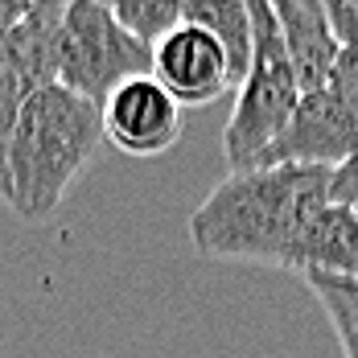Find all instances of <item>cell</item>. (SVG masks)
Listing matches in <instances>:
<instances>
[{
	"label": "cell",
	"instance_id": "cell-1",
	"mask_svg": "<svg viewBox=\"0 0 358 358\" xmlns=\"http://www.w3.org/2000/svg\"><path fill=\"white\" fill-rule=\"evenodd\" d=\"M334 165L280 161L231 169L189 215V239L210 259L272 264L292 272L309 215L329 198Z\"/></svg>",
	"mask_w": 358,
	"mask_h": 358
},
{
	"label": "cell",
	"instance_id": "cell-2",
	"mask_svg": "<svg viewBox=\"0 0 358 358\" xmlns=\"http://www.w3.org/2000/svg\"><path fill=\"white\" fill-rule=\"evenodd\" d=\"M103 136V108L62 83L37 87L21 103L8 141V206L25 222L50 218L91 165Z\"/></svg>",
	"mask_w": 358,
	"mask_h": 358
},
{
	"label": "cell",
	"instance_id": "cell-3",
	"mask_svg": "<svg viewBox=\"0 0 358 358\" xmlns=\"http://www.w3.org/2000/svg\"><path fill=\"white\" fill-rule=\"evenodd\" d=\"M251 13V62L243 83L235 87V108L222 132V152L231 169H248L259 152L285 132L301 103V83L288 62V45L272 0H248Z\"/></svg>",
	"mask_w": 358,
	"mask_h": 358
},
{
	"label": "cell",
	"instance_id": "cell-4",
	"mask_svg": "<svg viewBox=\"0 0 358 358\" xmlns=\"http://www.w3.org/2000/svg\"><path fill=\"white\" fill-rule=\"evenodd\" d=\"M152 71V45L132 37L99 0H66L58 29V83L103 103L111 91Z\"/></svg>",
	"mask_w": 358,
	"mask_h": 358
},
{
	"label": "cell",
	"instance_id": "cell-5",
	"mask_svg": "<svg viewBox=\"0 0 358 358\" xmlns=\"http://www.w3.org/2000/svg\"><path fill=\"white\" fill-rule=\"evenodd\" d=\"M358 152V95L325 83L301 91V103L285 124V132L259 152L255 165L309 161V165H342Z\"/></svg>",
	"mask_w": 358,
	"mask_h": 358
},
{
	"label": "cell",
	"instance_id": "cell-6",
	"mask_svg": "<svg viewBox=\"0 0 358 358\" xmlns=\"http://www.w3.org/2000/svg\"><path fill=\"white\" fill-rule=\"evenodd\" d=\"M152 78L181 108H206L239 87L227 62V50L215 34L181 21L152 45Z\"/></svg>",
	"mask_w": 358,
	"mask_h": 358
},
{
	"label": "cell",
	"instance_id": "cell-7",
	"mask_svg": "<svg viewBox=\"0 0 358 358\" xmlns=\"http://www.w3.org/2000/svg\"><path fill=\"white\" fill-rule=\"evenodd\" d=\"M103 108V136L128 157H161L181 136V103L148 74L124 78Z\"/></svg>",
	"mask_w": 358,
	"mask_h": 358
},
{
	"label": "cell",
	"instance_id": "cell-8",
	"mask_svg": "<svg viewBox=\"0 0 358 358\" xmlns=\"http://www.w3.org/2000/svg\"><path fill=\"white\" fill-rule=\"evenodd\" d=\"M292 272L301 276H358V210L346 202L325 198L309 215L296 251Z\"/></svg>",
	"mask_w": 358,
	"mask_h": 358
},
{
	"label": "cell",
	"instance_id": "cell-9",
	"mask_svg": "<svg viewBox=\"0 0 358 358\" xmlns=\"http://www.w3.org/2000/svg\"><path fill=\"white\" fill-rule=\"evenodd\" d=\"M272 13L280 21L288 45V62L301 83V91L325 87L334 78V62L342 54V41L334 37L322 13V0H272Z\"/></svg>",
	"mask_w": 358,
	"mask_h": 358
},
{
	"label": "cell",
	"instance_id": "cell-10",
	"mask_svg": "<svg viewBox=\"0 0 358 358\" xmlns=\"http://www.w3.org/2000/svg\"><path fill=\"white\" fill-rule=\"evenodd\" d=\"M29 0H0V202L8 198V141H13V124L21 103L34 95L25 87V74L17 66L13 54V25L21 21Z\"/></svg>",
	"mask_w": 358,
	"mask_h": 358
},
{
	"label": "cell",
	"instance_id": "cell-11",
	"mask_svg": "<svg viewBox=\"0 0 358 358\" xmlns=\"http://www.w3.org/2000/svg\"><path fill=\"white\" fill-rule=\"evenodd\" d=\"M181 21L206 29L222 41L227 50V62L235 78L243 83L251 62V13H248V0H181Z\"/></svg>",
	"mask_w": 358,
	"mask_h": 358
},
{
	"label": "cell",
	"instance_id": "cell-12",
	"mask_svg": "<svg viewBox=\"0 0 358 358\" xmlns=\"http://www.w3.org/2000/svg\"><path fill=\"white\" fill-rule=\"evenodd\" d=\"M338 334L342 358H358V276H305Z\"/></svg>",
	"mask_w": 358,
	"mask_h": 358
},
{
	"label": "cell",
	"instance_id": "cell-13",
	"mask_svg": "<svg viewBox=\"0 0 358 358\" xmlns=\"http://www.w3.org/2000/svg\"><path fill=\"white\" fill-rule=\"evenodd\" d=\"M99 4L148 45H157L173 25H181V0H99Z\"/></svg>",
	"mask_w": 358,
	"mask_h": 358
},
{
	"label": "cell",
	"instance_id": "cell-14",
	"mask_svg": "<svg viewBox=\"0 0 358 358\" xmlns=\"http://www.w3.org/2000/svg\"><path fill=\"white\" fill-rule=\"evenodd\" d=\"M322 13L342 45L358 41V0H322Z\"/></svg>",
	"mask_w": 358,
	"mask_h": 358
},
{
	"label": "cell",
	"instance_id": "cell-15",
	"mask_svg": "<svg viewBox=\"0 0 358 358\" xmlns=\"http://www.w3.org/2000/svg\"><path fill=\"white\" fill-rule=\"evenodd\" d=\"M329 198L334 202H346L358 210V152L346 157L342 165H334V185H329Z\"/></svg>",
	"mask_w": 358,
	"mask_h": 358
},
{
	"label": "cell",
	"instance_id": "cell-16",
	"mask_svg": "<svg viewBox=\"0 0 358 358\" xmlns=\"http://www.w3.org/2000/svg\"><path fill=\"white\" fill-rule=\"evenodd\" d=\"M329 83H338L342 91L358 95V41L342 45V54H338V62H334V78H329Z\"/></svg>",
	"mask_w": 358,
	"mask_h": 358
}]
</instances>
